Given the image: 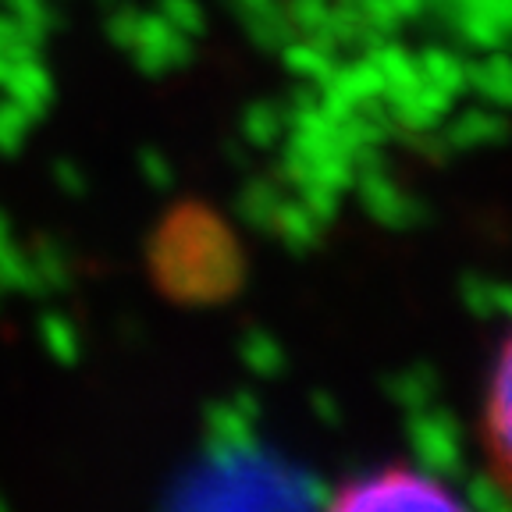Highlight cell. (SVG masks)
Wrapping results in <instances>:
<instances>
[{
    "mask_svg": "<svg viewBox=\"0 0 512 512\" xmlns=\"http://www.w3.org/2000/svg\"><path fill=\"white\" fill-rule=\"evenodd\" d=\"M146 278L182 310H210L246 285V246L207 200H178L153 221L143 246Z\"/></svg>",
    "mask_w": 512,
    "mask_h": 512,
    "instance_id": "obj_1",
    "label": "cell"
},
{
    "mask_svg": "<svg viewBox=\"0 0 512 512\" xmlns=\"http://www.w3.org/2000/svg\"><path fill=\"white\" fill-rule=\"evenodd\" d=\"M328 509L335 512H381V509H466L463 495L448 480L409 463H384L349 480H338Z\"/></svg>",
    "mask_w": 512,
    "mask_h": 512,
    "instance_id": "obj_2",
    "label": "cell"
},
{
    "mask_svg": "<svg viewBox=\"0 0 512 512\" xmlns=\"http://www.w3.org/2000/svg\"><path fill=\"white\" fill-rule=\"evenodd\" d=\"M480 448L498 488L512 495V331L498 342L484 399H480Z\"/></svg>",
    "mask_w": 512,
    "mask_h": 512,
    "instance_id": "obj_3",
    "label": "cell"
}]
</instances>
